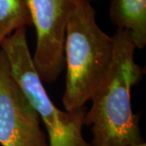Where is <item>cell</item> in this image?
Returning a JSON list of instances; mask_svg holds the SVG:
<instances>
[{
    "mask_svg": "<svg viewBox=\"0 0 146 146\" xmlns=\"http://www.w3.org/2000/svg\"><path fill=\"white\" fill-rule=\"evenodd\" d=\"M30 25L27 0H0V46L17 29Z\"/></svg>",
    "mask_w": 146,
    "mask_h": 146,
    "instance_id": "52a82bcc",
    "label": "cell"
},
{
    "mask_svg": "<svg viewBox=\"0 0 146 146\" xmlns=\"http://www.w3.org/2000/svg\"><path fill=\"white\" fill-rule=\"evenodd\" d=\"M0 50L8 59L12 76L45 126L49 146H91L82 134L86 107L68 111L58 109L54 104L34 68L27 41L26 27L7 37Z\"/></svg>",
    "mask_w": 146,
    "mask_h": 146,
    "instance_id": "3957f363",
    "label": "cell"
},
{
    "mask_svg": "<svg viewBox=\"0 0 146 146\" xmlns=\"http://www.w3.org/2000/svg\"><path fill=\"white\" fill-rule=\"evenodd\" d=\"M42 122L0 50V145L49 146Z\"/></svg>",
    "mask_w": 146,
    "mask_h": 146,
    "instance_id": "5b68a950",
    "label": "cell"
},
{
    "mask_svg": "<svg viewBox=\"0 0 146 146\" xmlns=\"http://www.w3.org/2000/svg\"><path fill=\"white\" fill-rule=\"evenodd\" d=\"M89 2H90V3H91V2H92V1H98V0H89Z\"/></svg>",
    "mask_w": 146,
    "mask_h": 146,
    "instance_id": "9c48e42d",
    "label": "cell"
},
{
    "mask_svg": "<svg viewBox=\"0 0 146 146\" xmlns=\"http://www.w3.org/2000/svg\"><path fill=\"white\" fill-rule=\"evenodd\" d=\"M111 23L117 29L129 32L136 49L146 46V0H111Z\"/></svg>",
    "mask_w": 146,
    "mask_h": 146,
    "instance_id": "8992f818",
    "label": "cell"
},
{
    "mask_svg": "<svg viewBox=\"0 0 146 146\" xmlns=\"http://www.w3.org/2000/svg\"><path fill=\"white\" fill-rule=\"evenodd\" d=\"M134 146H146L145 142H143V143H141L140 145H134Z\"/></svg>",
    "mask_w": 146,
    "mask_h": 146,
    "instance_id": "ba28073f",
    "label": "cell"
},
{
    "mask_svg": "<svg viewBox=\"0 0 146 146\" xmlns=\"http://www.w3.org/2000/svg\"><path fill=\"white\" fill-rule=\"evenodd\" d=\"M78 0H27L36 43L32 59L44 83L56 81L65 69L64 43L68 17Z\"/></svg>",
    "mask_w": 146,
    "mask_h": 146,
    "instance_id": "277c9868",
    "label": "cell"
},
{
    "mask_svg": "<svg viewBox=\"0 0 146 146\" xmlns=\"http://www.w3.org/2000/svg\"><path fill=\"white\" fill-rule=\"evenodd\" d=\"M112 38L113 61L91 97L84 125L91 129V146L137 145L145 141L131 107V89L142 80L145 68L135 62L136 48L129 32L117 29Z\"/></svg>",
    "mask_w": 146,
    "mask_h": 146,
    "instance_id": "6da1fadb",
    "label": "cell"
},
{
    "mask_svg": "<svg viewBox=\"0 0 146 146\" xmlns=\"http://www.w3.org/2000/svg\"><path fill=\"white\" fill-rule=\"evenodd\" d=\"M114 41L95 19L89 0H78L68 17L64 43L65 110L84 106L106 76L113 61Z\"/></svg>",
    "mask_w": 146,
    "mask_h": 146,
    "instance_id": "7a4b0ae2",
    "label": "cell"
}]
</instances>
